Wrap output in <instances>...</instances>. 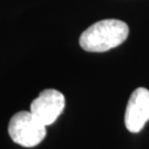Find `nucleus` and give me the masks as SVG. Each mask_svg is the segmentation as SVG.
Listing matches in <instances>:
<instances>
[{"mask_svg": "<svg viewBox=\"0 0 149 149\" xmlns=\"http://www.w3.org/2000/svg\"><path fill=\"white\" fill-rule=\"evenodd\" d=\"M129 28L117 19L95 22L81 34L80 45L87 52H106L125 42Z\"/></svg>", "mask_w": 149, "mask_h": 149, "instance_id": "nucleus-1", "label": "nucleus"}, {"mask_svg": "<svg viewBox=\"0 0 149 149\" xmlns=\"http://www.w3.org/2000/svg\"><path fill=\"white\" fill-rule=\"evenodd\" d=\"M8 133L13 143L22 147H36L45 138L47 126L31 112L16 113L9 122Z\"/></svg>", "mask_w": 149, "mask_h": 149, "instance_id": "nucleus-2", "label": "nucleus"}, {"mask_svg": "<svg viewBox=\"0 0 149 149\" xmlns=\"http://www.w3.org/2000/svg\"><path fill=\"white\" fill-rule=\"evenodd\" d=\"M65 107V97L56 90L47 88L42 91L39 96L31 103L30 112L42 123L48 126L53 124L62 114Z\"/></svg>", "mask_w": 149, "mask_h": 149, "instance_id": "nucleus-3", "label": "nucleus"}, {"mask_svg": "<svg viewBox=\"0 0 149 149\" xmlns=\"http://www.w3.org/2000/svg\"><path fill=\"white\" fill-rule=\"evenodd\" d=\"M149 120V90L138 87L132 93L125 112V126L130 133H139Z\"/></svg>", "mask_w": 149, "mask_h": 149, "instance_id": "nucleus-4", "label": "nucleus"}]
</instances>
